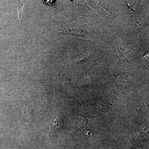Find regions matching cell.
<instances>
[{
	"instance_id": "obj_1",
	"label": "cell",
	"mask_w": 149,
	"mask_h": 149,
	"mask_svg": "<svg viewBox=\"0 0 149 149\" xmlns=\"http://www.w3.org/2000/svg\"><path fill=\"white\" fill-rule=\"evenodd\" d=\"M24 3L22 1H19L18 2V21H20L21 20L22 17V14L23 12V7H24Z\"/></svg>"
}]
</instances>
